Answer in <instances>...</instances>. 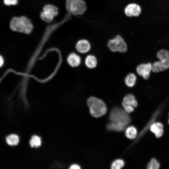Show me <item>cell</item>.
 <instances>
[{"mask_svg": "<svg viewBox=\"0 0 169 169\" xmlns=\"http://www.w3.org/2000/svg\"><path fill=\"white\" fill-rule=\"evenodd\" d=\"M65 6L67 12L74 16L83 15L87 9L83 0H66Z\"/></svg>", "mask_w": 169, "mask_h": 169, "instance_id": "cell-4", "label": "cell"}, {"mask_svg": "<svg viewBox=\"0 0 169 169\" xmlns=\"http://www.w3.org/2000/svg\"><path fill=\"white\" fill-rule=\"evenodd\" d=\"M137 134V130L134 126H130L126 129L125 131V136L129 139H135L136 136Z\"/></svg>", "mask_w": 169, "mask_h": 169, "instance_id": "cell-17", "label": "cell"}, {"mask_svg": "<svg viewBox=\"0 0 169 169\" xmlns=\"http://www.w3.org/2000/svg\"><path fill=\"white\" fill-rule=\"evenodd\" d=\"M168 122H169V121H168Z\"/></svg>", "mask_w": 169, "mask_h": 169, "instance_id": "cell-26", "label": "cell"}, {"mask_svg": "<svg viewBox=\"0 0 169 169\" xmlns=\"http://www.w3.org/2000/svg\"><path fill=\"white\" fill-rule=\"evenodd\" d=\"M109 118L111 122L107 124L106 127L109 131H122L131 121L128 113L125 110L117 107L111 110Z\"/></svg>", "mask_w": 169, "mask_h": 169, "instance_id": "cell-1", "label": "cell"}, {"mask_svg": "<svg viewBox=\"0 0 169 169\" xmlns=\"http://www.w3.org/2000/svg\"><path fill=\"white\" fill-rule=\"evenodd\" d=\"M58 14V8L56 7L51 4H47L44 7L43 11L40 13V17L45 22L49 23Z\"/></svg>", "mask_w": 169, "mask_h": 169, "instance_id": "cell-6", "label": "cell"}, {"mask_svg": "<svg viewBox=\"0 0 169 169\" xmlns=\"http://www.w3.org/2000/svg\"><path fill=\"white\" fill-rule=\"evenodd\" d=\"M29 144L32 147L37 148L40 146L41 145V138L37 136H32L30 140Z\"/></svg>", "mask_w": 169, "mask_h": 169, "instance_id": "cell-18", "label": "cell"}, {"mask_svg": "<svg viewBox=\"0 0 169 169\" xmlns=\"http://www.w3.org/2000/svg\"><path fill=\"white\" fill-rule=\"evenodd\" d=\"M137 80L136 75L133 73L128 74L125 79V84L129 87H132L135 85Z\"/></svg>", "mask_w": 169, "mask_h": 169, "instance_id": "cell-15", "label": "cell"}, {"mask_svg": "<svg viewBox=\"0 0 169 169\" xmlns=\"http://www.w3.org/2000/svg\"><path fill=\"white\" fill-rule=\"evenodd\" d=\"M122 105L125 106H130L136 107L138 103L134 95L132 94H128L125 95L123 98Z\"/></svg>", "mask_w": 169, "mask_h": 169, "instance_id": "cell-12", "label": "cell"}, {"mask_svg": "<svg viewBox=\"0 0 169 169\" xmlns=\"http://www.w3.org/2000/svg\"><path fill=\"white\" fill-rule=\"evenodd\" d=\"M84 63L86 67L88 68L93 69L97 66V59L94 55H88L85 59Z\"/></svg>", "mask_w": 169, "mask_h": 169, "instance_id": "cell-14", "label": "cell"}, {"mask_svg": "<svg viewBox=\"0 0 169 169\" xmlns=\"http://www.w3.org/2000/svg\"><path fill=\"white\" fill-rule=\"evenodd\" d=\"M124 162L122 160L116 159L112 163L111 168L112 169H120L124 166Z\"/></svg>", "mask_w": 169, "mask_h": 169, "instance_id": "cell-20", "label": "cell"}, {"mask_svg": "<svg viewBox=\"0 0 169 169\" xmlns=\"http://www.w3.org/2000/svg\"><path fill=\"white\" fill-rule=\"evenodd\" d=\"M11 29L15 32L30 34L33 29V25L30 20L25 16L15 17L10 22Z\"/></svg>", "mask_w": 169, "mask_h": 169, "instance_id": "cell-2", "label": "cell"}, {"mask_svg": "<svg viewBox=\"0 0 169 169\" xmlns=\"http://www.w3.org/2000/svg\"><path fill=\"white\" fill-rule=\"evenodd\" d=\"M5 140L7 144L11 146H17L19 141V136L14 134H12L8 136Z\"/></svg>", "mask_w": 169, "mask_h": 169, "instance_id": "cell-16", "label": "cell"}, {"mask_svg": "<svg viewBox=\"0 0 169 169\" xmlns=\"http://www.w3.org/2000/svg\"><path fill=\"white\" fill-rule=\"evenodd\" d=\"M75 47L77 51L82 54L87 53L91 49L90 43L86 39H81L79 40L76 43Z\"/></svg>", "mask_w": 169, "mask_h": 169, "instance_id": "cell-10", "label": "cell"}, {"mask_svg": "<svg viewBox=\"0 0 169 169\" xmlns=\"http://www.w3.org/2000/svg\"><path fill=\"white\" fill-rule=\"evenodd\" d=\"M156 57L159 60L165 59L169 56V51L165 49H162L156 53Z\"/></svg>", "mask_w": 169, "mask_h": 169, "instance_id": "cell-19", "label": "cell"}, {"mask_svg": "<svg viewBox=\"0 0 169 169\" xmlns=\"http://www.w3.org/2000/svg\"><path fill=\"white\" fill-rule=\"evenodd\" d=\"M141 12V8L140 6L135 3H131L128 4L125 8L124 13L128 17L139 16Z\"/></svg>", "mask_w": 169, "mask_h": 169, "instance_id": "cell-9", "label": "cell"}, {"mask_svg": "<svg viewBox=\"0 0 169 169\" xmlns=\"http://www.w3.org/2000/svg\"><path fill=\"white\" fill-rule=\"evenodd\" d=\"M159 167V163L154 158L152 159L147 166V168L148 169H157Z\"/></svg>", "mask_w": 169, "mask_h": 169, "instance_id": "cell-21", "label": "cell"}, {"mask_svg": "<svg viewBox=\"0 0 169 169\" xmlns=\"http://www.w3.org/2000/svg\"><path fill=\"white\" fill-rule=\"evenodd\" d=\"M108 49L113 52L125 53L127 49V46L121 36L117 35L110 39L107 44Z\"/></svg>", "mask_w": 169, "mask_h": 169, "instance_id": "cell-5", "label": "cell"}, {"mask_svg": "<svg viewBox=\"0 0 169 169\" xmlns=\"http://www.w3.org/2000/svg\"><path fill=\"white\" fill-rule=\"evenodd\" d=\"M87 104L90 109L91 115L93 117L98 118L105 115L107 111V107L101 99L95 96L89 97Z\"/></svg>", "mask_w": 169, "mask_h": 169, "instance_id": "cell-3", "label": "cell"}, {"mask_svg": "<svg viewBox=\"0 0 169 169\" xmlns=\"http://www.w3.org/2000/svg\"><path fill=\"white\" fill-rule=\"evenodd\" d=\"M150 130L155 134L157 138L161 136L163 133V125L160 122L153 123L151 126Z\"/></svg>", "mask_w": 169, "mask_h": 169, "instance_id": "cell-13", "label": "cell"}, {"mask_svg": "<svg viewBox=\"0 0 169 169\" xmlns=\"http://www.w3.org/2000/svg\"><path fill=\"white\" fill-rule=\"evenodd\" d=\"M136 71L139 76L147 80L149 79L152 71V64L149 62L140 64L137 66Z\"/></svg>", "mask_w": 169, "mask_h": 169, "instance_id": "cell-7", "label": "cell"}, {"mask_svg": "<svg viewBox=\"0 0 169 169\" xmlns=\"http://www.w3.org/2000/svg\"><path fill=\"white\" fill-rule=\"evenodd\" d=\"M4 4L7 6L16 5L18 3V0H4Z\"/></svg>", "mask_w": 169, "mask_h": 169, "instance_id": "cell-22", "label": "cell"}, {"mask_svg": "<svg viewBox=\"0 0 169 169\" xmlns=\"http://www.w3.org/2000/svg\"><path fill=\"white\" fill-rule=\"evenodd\" d=\"M4 60L3 56L0 54V68H1L4 65Z\"/></svg>", "mask_w": 169, "mask_h": 169, "instance_id": "cell-24", "label": "cell"}, {"mask_svg": "<svg viewBox=\"0 0 169 169\" xmlns=\"http://www.w3.org/2000/svg\"><path fill=\"white\" fill-rule=\"evenodd\" d=\"M69 168L70 169H79L80 168V167L78 165L73 164L70 166Z\"/></svg>", "mask_w": 169, "mask_h": 169, "instance_id": "cell-25", "label": "cell"}, {"mask_svg": "<svg viewBox=\"0 0 169 169\" xmlns=\"http://www.w3.org/2000/svg\"><path fill=\"white\" fill-rule=\"evenodd\" d=\"M167 69H169V56L152 64V72L153 73H160Z\"/></svg>", "mask_w": 169, "mask_h": 169, "instance_id": "cell-8", "label": "cell"}, {"mask_svg": "<svg viewBox=\"0 0 169 169\" xmlns=\"http://www.w3.org/2000/svg\"><path fill=\"white\" fill-rule=\"evenodd\" d=\"M67 62L71 67L75 68L79 66L81 64V59L80 56L74 52L69 54L67 58Z\"/></svg>", "mask_w": 169, "mask_h": 169, "instance_id": "cell-11", "label": "cell"}, {"mask_svg": "<svg viewBox=\"0 0 169 169\" xmlns=\"http://www.w3.org/2000/svg\"><path fill=\"white\" fill-rule=\"evenodd\" d=\"M125 111L127 113H131L134 111V107L130 106H123Z\"/></svg>", "mask_w": 169, "mask_h": 169, "instance_id": "cell-23", "label": "cell"}]
</instances>
